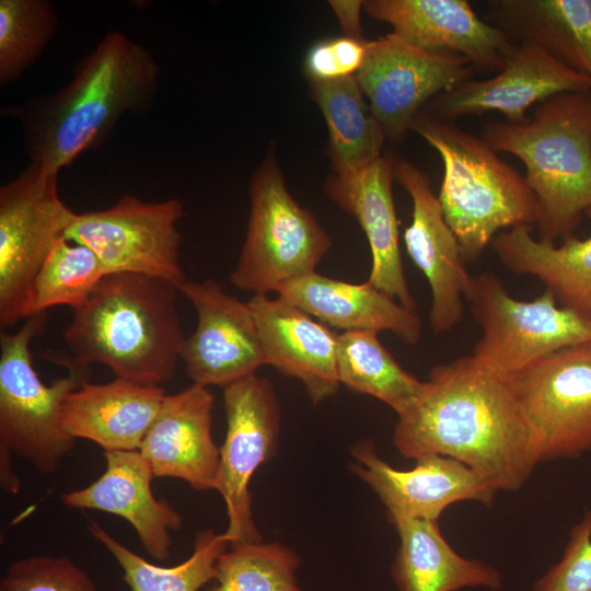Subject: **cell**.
<instances>
[{"label": "cell", "mask_w": 591, "mask_h": 591, "mask_svg": "<svg viewBox=\"0 0 591 591\" xmlns=\"http://www.w3.org/2000/svg\"><path fill=\"white\" fill-rule=\"evenodd\" d=\"M0 591H100L92 578L66 556H32L9 565Z\"/></svg>", "instance_id": "836d02e7"}, {"label": "cell", "mask_w": 591, "mask_h": 591, "mask_svg": "<svg viewBox=\"0 0 591 591\" xmlns=\"http://www.w3.org/2000/svg\"><path fill=\"white\" fill-rule=\"evenodd\" d=\"M58 174L30 163L0 187V327L28 315L35 277L76 212L58 194Z\"/></svg>", "instance_id": "9c48e42d"}, {"label": "cell", "mask_w": 591, "mask_h": 591, "mask_svg": "<svg viewBox=\"0 0 591 591\" xmlns=\"http://www.w3.org/2000/svg\"><path fill=\"white\" fill-rule=\"evenodd\" d=\"M390 158L349 173H332L325 183L331 200L352 216L367 236L372 265L368 281L404 306L416 310L399 251V221L393 198Z\"/></svg>", "instance_id": "44dd1931"}, {"label": "cell", "mask_w": 591, "mask_h": 591, "mask_svg": "<svg viewBox=\"0 0 591 591\" xmlns=\"http://www.w3.org/2000/svg\"><path fill=\"white\" fill-rule=\"evenodd\" d=\"M276 292L324 325L343 332H391L407 345H416L421 338L422 321L416 310L368 280L350 283L313 271Z\"/></svg>", "instance_id": "603a6c76"}, {"label": "cell", "mask_w": 591, "mask_h": 591, "mask_svg": "<svg viewBox=\"0 0 591 591\" xmlns=\"http://www.w3.org/2000/svg\"><path fill=\"white\" fill-rule=\"evenodd\" d=\"M412 130L442 160L438 199L466 264L477 262L501 230L536 225L534 193L483 138L428 114H418Z\"/></svg>", "instance_id": "5b68a950"}, {"label": "cell", "mask_w": 591, "mask_h": 591, "mask_svg": "<svg viewBox=\"0 0 591 591\" xmlns=\"http://www.w3.org/2000/svg\"><path fill=\"white\" fill-rule=\"evenodd\" d=\"M105 472L89 486L61 495L63 505L124 518L135 529L147 554L158 560L171 555V531L182 515L151 489L152 468L139 451H104Z\"/></svg>", "instance_id": "7402d4cb"}, {"label": "cell", "mask_w": 591, "mask_h": 591, "mask_svg": "<svg viewBox=\"0 0 591 591\" xmlns=\"http://www.w3.org/2000/svg\"><path fill=\"white\" fill-rule=\"evenodd\" d=\"M310 93L327 125L333 173L355 172L382 157L386 137L356 74L310 81Z\"/></svg>", "instance_id": "83f0119b"}, {"label": "cell", "mask_w": 591, "mask_h": 591, "mask_svg": "<svg viewBox=\"0 0 591 591\" xmlns=\"http://www.w3.org/2000/svg\"><path fill=\"white\" fill-rule=\"evenodd\" d=\"M591 79L563 65L542 48L517 43L494 77L467 80L441 93L428 105V115L453 123L467 115L501 113L509 123L528 119L533 105L566 92H590Z\"/></svg>", "instance_id": "2e32d148"}, {"label": "cell", "mask_w": 591, "mask_h": 591, "mask_svg": "<svg viewBox=\"0 0 591 591\" xmlns=\"http://www.w3.org/2000/svg\"><path fill=\"white\" fill-rule=\"evenodd\" d=\"M367 40L350 37L324 39L313 45L304 60L309 81H328L355 76L362 65Z\"/></svg>", "instance_id": "d590c367"}, {"label": "cell", "mask_w": 591, "mask_h": 591, "mask_svg": "<svg viewBox=\"0 0 591 591\" xmlns=\"http://www.w3.org/2000/svg\"><path fill=\"white\" fill-rule=\"evenodd\" d=\"M49 0H0V85L18 81L58 32Z\"/></svg>", "instance_id": "d6a6232c"}, {"label": "cell", "mask_w": 591, "mask_h": 591, "mask_svg": "<svg viewBox=\"0 0 591 591\" xmlns=\"http://www.w3.org/2000/svg\"><path fill=\"white\" fill-rule=\"evenodd\" d=\"M393 442L407 459L453 457L496 491L520 489L541 463L509 379L472 356L432 368L418 398L398 416Z\"/></svg>", "instance_id": "6da1fadb"}, {"label": "cell", "mask_w": 591, "mask_h": 591, "mask_svg": "<svg viewBox=\"0 0 591 591\" xmlns=\"http://www.w3.org/2000/svg\"><path fill=\"white\" fill-rule=\"evenodd\" d=\"M589 317H590V320H591V314H590V316H589Z\"/></svg>", "instance_id": "f35d334b"}, {"label": "cell", "mask_w": 591, "mask_h": 591, "mask_svg": "<svg viewBox=\"0 0 591 591\" xmlns=\"http://www.w3.org/2000/svg\"><path fill=\"white\" fill-rule=\"evenodd\" d=\"M533 591H591V510L573 526L561 559Z\"/></svg>", "instance_id": "e575fe53"}, {"label": "cell", "mask_w": 591, "mask_h": 591, "mask_svg": "<svg viewBox=\"0 0 591 591\" xmlns=\"http://www.w3.org/2000/svg\"><path fill=\"white\" fill-rule=\"evenodd\" d=\"M375 332H343L337 337V374L340 384L404 414L421 393L424 381L404 370L381 344Z\"/></svg>", "instance_id": "f1b7e54d"}, {"label": "cell", "mask_w": 591, "mask_h": 591, "mask_svg": "<svg viewBox=\"0 0 591 591\" xmlns=\"http://www.w3.org/2000/svg\"><path fill=\"white\" fill-rule=\"evenodd\" d=\"M390 159L394 181L413 204L412 221L403 234L406 252L428 281L432 297L429 323L432 333L441 335L462 323L472 276L427 174L404 159Z\"/></svg>", "instance_id": "9a60e30c"}, {"label": "cell", "mask_w": 591, "mask_h": 591, "mask_svg": "<svg viewBox=\"0 0 591 591\" xmlns=\"http://www.w3.org/2000/svg\"><path fill=\"white\" fill-rule=\"evenodd\" d=\"M490 246L510 271L536 277L559 305L590 316L591 236L571 235L557 246L535 239L532 227L519 225L498 233Z\"/></svg>", "instance_id": "484cf974"}, {"label": "cell", "mask_w": 591, "mask_h": 591, "mask_svg": "<svg viewBox=\"0 0 591 591\" xmlns=\"http://www.w3.org/2000/svg\"><path fill=\"white\" fill-rule=\"evenodd\" d=\"M213 395L196 383L166 395L140 445L154 477H173L195 490H216L220 449L211 425Z\"/></svg>", "instance_id": "d6986e66"}, {"label": "cell", "mask_w": 591, "mask_h": 591, "mask_svg": "<svg viewBox=\"0 0 591 591\" xmlns=\"http://www.w3.org/2000/svg\"><path fill=\"white\" fill-rule=\"evenodd\" d=\"M473 68L460 55L428 51L390 33L367 40L356 78L386 139L397 141L421 106L470 80Z\"/></svg>", "instance_id": "4fadbf2b"}, {"label": "cell", "mask_w": 591, "mask_h": 591, "mask_svg": "<svg viewBox=\"0 0 591 591\" xmlns=\"http://www.w3.org/2000/svg\"><path fill=\"white\" fill-rule=\"evenodd\" d=\"M490 24L591 79V0H493Z\"/></svg>", "instance_id": "d4e9b609"}, {"label": "cell", "mask_w": 591, "mask_h": 591, "mask_svg": "<svg viewBox=\"0 0 591 591\" xmlns=\"http://www.w3.org/2000/svg\"><path fill=\"white\" fill-rule=\"evenodd\" d=\"M483 335L474 360L509 379L564 348L591 341V320L558 304L548 290L530 301L514 299L493 273L472 276L465 294Z\"/></svg>", "instance_id": "ba28073f"}, {"label": "cell", "mask_w": 591, "mask_h": 591, "mask_svg": "<svg viewBox=\"0 0 591 591\" xmlns=\"http://www.w3.org/2000/svg\"><path fill=\"white\" fill-rule=\"evenodd\" d=\"M177 286L138 275L108 274L90 297L71 309L65 331L68 356H50L68 367L100 362L116 378L161 386L176 372L184 335Z\"/></svg>", "instance_id": "3957f363"}, {"label": "cell", "mask_w": 591, "mask_h": 591, "mask_svg": "<svg viewBox=\"0 0 591 591\" xmlns=\"http://www.w3.org/2000/svg\"><path fill=\"white\" fill-rule=\"evenodd\" d=\"M482 138L525 166L538 240L556 244L591 216V91L549 97L522 123H488Z\"/></svg>", "instance_id": "277c9868"}, {"label": "cell", "mask_w": 591, "mask_h": 591, "mask_svg": "<svg viewBox=\"0 0 591 591\" xmlns=\"http://www.w3.org/2000/svg\"><path fill=\"white\" fill-rule=\"evenodd\" d=\"M331 246L329 234L290 194L269 152L251 178L247 230L231 283L253 294L276 292L315 271Z\"/></svg>", "instance_id": "8992f818"}, {"label": "cell", "mask_w": 591, "mask_h": 591, "mask_svg": "<svg viewBox=\"0 0 591 591\" xmlns=\"http://www.w3.org/2000/svg\"><path fill=\"white\" fill-rule=\"evenodd\" d=\"M300 563L294 551L278 542L233 543L219 556L218 582L207 591H301Z\"/></svg>", "instance_id": "4dcf8cb0"}, {"label": "cell", "mask_w": 591, "mask_h": 591, "mask_svg": "<svg viewBox=\"0 0 591 591\" xmlns=\"http://www.w3.org/2000/svg\"><path fill=\"white\" fill-rule=\"evenodd\" d=\"M222 390L228 428L220 448L216 490L225 502L229 518L224 535L230 544L259 542L250 482L256 470L277 452L280 405L271 382L256 373Z\"/></svg>", "instance_id": "7c38bea8"}, {"label": "cell", "mask_w": 591, "mask_h": 591, "mask_svg": "<svg viewBox=\"0 0 591 591\" xmlns=\"http://www.w3.org/2000/svg\"><path fill=\"white\" fill-rule=\"evenodd\" d=\"M247 305L254 316L266 364L299 380L313 404L339 389L338 334L278 296L253 294Z\"/></svg>", "instance_id": "ffe728a7"}, {"label": "cell", "mask_w": 591, "mask_h": 591, "mask_svg": "<svg viewBox=\"0 0 591 591\" xmlns=\"http://www.w3.org/2000/svg\"><path fill=\"white\" fill-rule=\"evenodd\" d=\"M159 76L150 49L111 31L77 62L65 88L3 109L21 124L30 163L59 173L101 147L124 115L147 114L159 93Z\"/></svg>", "instance_id": "7a4b0ae2"}, {"label": "cell", "mask_w": 591, "mask_h": 591, "mask_svg": "<svg viewBox=\"0 0 591 591\" xmlns=\"http://www.w3.org/2000/svg\"><path fill=\"white\" fill-rule=\"evenodd\" d=\"M106 275L99 257L85 245L59 239L33 283L28 315L56 305H81ZM28 316V317H30Z\"/></svg>", "instance_id": "1f68e13d"}, {"label": "cell", "mask_w": 591, "mask_h": 591, "mask_svg": "<svg viewBox=\"0 0 591 591\" xmlns=\"http://www.w3.org/2000/svg\"><path fill=\"white\" fill-rule=\"evenodd\" d=\"M351 470L378 495L390 521L421 519L438 521L457 501L490 505L496 490L462 462L440 454L416 459L412 470L402 471L382 460L370 440L351 449Z\"/></svg>", "instance_id": "e0dca14e"}, {"label": "cell", "mask_w": 591, "mask_h": 591, "mask_svg": "<svg viewBox=\"0 0 591 591\" xmlns=\"http://www.w3.org/2000/svg\"><path fill=\"white\" fill-rule=\"evenodd\" d=\"M363 10L405 42L460 55L484 70L499 71L517 44L482 20L466 0H368Z\"/></svg>", "instance_id": "ac0fdd59"}, {"label": "cell", "mask_w": 591, "mask_h": 591, "mask_svg": "<svg viewBox=\"0 0 591 591\" xmlns=\"http://www.w3.org/2000/svg\"><path fill=\"white\" fill-rule=\"evenodd\" d=\"M195 308L197 326L184 339L181 359L193 383L224 387L266 364L260 337L247 305L211 279L177 286Z\"/></svg>", "instance_id": "5bb4252c"}, {"label": "cell", "mask_w": 591, "mask_h": 591, "mask_svg": "<svg viewBox=\"0 0 591 591\" xmlns=\"http://www.w3.org/2000/svg\"><path fill=\"white\" fill-rule=\"evenodd\" d=\"M183 216L178 198L148 202L126 194L109 208L76 213L65 239L93 251L106 275H146L178 286L187 279L179 263Z\"/></svg>", "instance_id": "30bf717a"}, {"label": "cell", "mask_w": 591, "mask_h": 591, "mask_svg": "<svg viewBox=\"0 0 591 591\" xmlns=\"http://www.w3.org/2000/svg\"><path fill=\"white\" fill-rule=\"evenodd\" d=\"M47 312L26 318L14 332H0V449L51 474L76 439L62 428L67 395L89 381V368L68 367V374L45 384L32 362L31 343L46 326Z\"/></svg>", "instance_id": "52a82bcc"}, {"label": "cell", "mask_w": 591, "mask_h": 591, "mask_svg": "<svg viewBox=\"0 0 591 591\" xmlns=\"http://www.w3.org/2000/svg\"><path fill=\"white\" fill-rule=\"evenodd\" d=\"M11 452L0 449V483L4 491L16 494L20 490L21 483L11 467Z\"/></svg>", "instance_id": "74e56055"}, {"label": "cell", "mask_w": 591, "mask_h": 591, "mask_svg": "<svg viewBox=\"0 0 591 591\" xmlns=\"http://www.w3.org/2000/svg\"><path fill=\"white\" fill-rule=\"evenodd\" d=\"M509 382L541 462L591 451V341L551 354Z\"/></svg>", "instance_id": "8fae6325"}, {"label": "cell", "mask_w": 591, "mask_h": 591, "mask_svg": "<svg viewBox=\"0 0 591 591\" xmlns=\"http://www.w3.org/2000/svg\"><path fill=\"white\" fill-rule=\"evenodd\" d=\"M399 536L392 566L398 591H456L468 587L497 590L501 576L495 568L459 555L442 536L438 521L395 519Z\"/></svg>", "instance_id": "4316f807"}, {"label": "cell", "mask_w": 591, "mask_h": 591, "mask_svg": "<svg viewBox=\"0 0 591 591\" xmlns=\"http://www.w3.org/2000/svg\"><path fill=\"white\" fill-rule=\"evenodd\" d=\"M89 529L120 566L123 579L131 591H198L216 579V563L230 546L224 533L199 531L193 554L176 566L163 567L134 553L97 523L90 522Z\"/></svg>", "instance_id": "f546056e"}, {"label": "cell", "mask_w": 591, "mask_h": 591, "mask_svg": "<svg viewBox=\"0 0 591 591\" xmlns=\"http://www.w3.org/2000/svg\"><path fill=\"white\" fill-rule=\"evenodd\" d=\"M363 2L361 0H331L328 2L347 37L362 39L360 13Z\"/></svg>", "instance_id": "8d00e7d4"}, {"label": "cell", "mask_w": 591, "mask_h": 591, "mask_svg": "<svg viewBox=\"0 0 591 591\" xmlns=\"http://www.w3.org/2000/svg\"><path fill=\"white\" fill-rule=\"evenodd\" d=\"M165 396L162 386L119 378L88 381L65 398L61 426L73 439L93 441L104 451H139Z\"/></svg>", "instance_id": "cb8c5ba5"}]
</instances>
